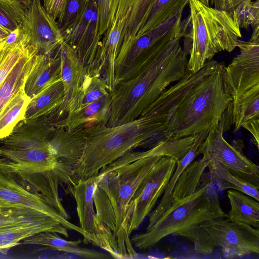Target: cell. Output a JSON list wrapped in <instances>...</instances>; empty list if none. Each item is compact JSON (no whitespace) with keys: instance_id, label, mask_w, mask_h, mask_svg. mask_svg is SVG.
Returning a JSON list of instances; mask_svg holds the SVG:
<instances>
[{"instance_id":"277c9868","label":"cell","mask_w":259,"mask_h":259,"mask_svg":"<svg viewBox=\"0 0 259 259\" xmlns=\"http://www.w3.org/2000/svg\"><path fill=\"white\" fill-rule=\"evenodd\" d=\"M165 124L148 112L124 123L108 127L101 124L84 129L85 145L80 159L70 170L76 181L85 180L138 147L150 148L163 141Z\"/></svg>"},{"instance_id":"2e32d148","label":"cell","mask_w":259,"mask_h":259,"mask_svg":"<svg viewBox=\"0 0 259 259\" xmlns=\"http://www.w3.org/2000/svg\"><path fill=\"white\" fill-rule=\"evenodd\" d=\"M108 5L107 28L101 40L97 66L111 93L115 88V62L122 43L128 8L123 0H110Z\"/></svg>"},{"instance_id":"f546056e","label":"cell","mask_w":259,"mask_h":259,"mask_svg":"<svg viewBox=\"0 0 259 259\" xmlns=\"http://www.w3.org/2000/svg\"><path fill=\"white\" fill-rule=\"evenodd\" d=\"M189 1L155 0L144 26L133 41L168 22L176 16L182 15Z\"/></svg>"},{"instance_id":"836d02e7","label":"cell","mask_w":259,"mask_h":259,"mask_svg":"<svg viewBox=\"0 0 259 259\" xmlns=\"http://www.w3.org/2000/svg\"><path fill=\"white\" fill-rule=\"evenodd\" d=\"M208 163L209 160L201 158L194 160L187 166L176 183L172 193L173 200L184 198L197 191Z\"/></svg>"},{"instance_id":"5bb4252c","label":"cell","mask_w":259,"mask_h":259,"mask_svg":"<svg viewBox=\"0 0 259 259\" xmlns=\"http://www.w3.org/2000/svg\"><path fill=\"white\" fill-rule=\"evenodd\" d=\"M199 226L209 235L216 247L228 258L259 253V230L249 225L218 218L201 223Z\"/></svg>"},{"instance_id":"8fae6325","label":"cell","mask_w":259,"mask_h":259,"mask_svg":"<svg viewBox=\"0 0 259 259\" xmlns=\"http://www.w3.org/2000/svg\"><path fill=\"white\" fill-rule=\"evenodd\" d=\"M69 237L67 229L57 220L27 207L0 209V252L6 254L23 240L42 232Z\"/></svg>"},{"instance_id":"bcb514c9","label":"cell","mask_w":259,"mask_h":259,"mask_svg":"<svg viewBox=\"0 0 259 259\" xmlns=\"http://www.w3.org/2000/svg\"><path fill=\"white\" fill-rule=\"evenodd\" d=\"M24 5H27L32 0H21Z\"/></svg>"},{"instance_id":"7402d4cb","label":"cell","mask_w":259,"mask_h":259,"mask_svg":"<svg viewBox=\"0 0 259 259\" xmlns=\"http://www.w3.org/2000/svg\"><path fill=\"white\" fill-rule=\"evenodd\" d=\"M86 142L85 133L81 127L70 130L62 126H54L50 139L58 161L64 163L71 168L80 159Z\"/></svg>"},{"instance_id":"52a82bcc","label":"cell","mask_w":259,"mask_h":259,"mask_svg":"<svg viewBox=\"0 0 259 259\" xmlns=\"http://www.w3.org/2000/svg\"><path fill=\"white\" fill-rule=\"evenodd\" d=\"M107 0H87L70 29L63 35L84 65L86 74L100 75L97 59L103 34L107 28Z\"/></svg>"},{"instance_id":"7dc6e473","label":"cell","mask_w":259,"mask_h":259,"mask_svg":"<svg viewBox=\"0 0 259 259\" xmlns=\"http://www.w3.org/2000/svg\"><path fill=\"white\" fill-rule=\"evenodd\" d=\"M0 157H1V150H0Z\"/></svg>"},{"instance_id":"44dd1931","label":"cell","mask_w":259,"mask_h":259,"mask_svg":"<svg viewBox=\"0 0 259 259\" xmlns=\"http://www.w3.org/2000/svg\"><path fill=\"white\" fill-rule=\"evenodd\" d=\"M61 79V62L58 48L51 55H36L24 84L25 94L31 99Z\"/></svg>"},{"instance_id":"ab89813d","label":"cell","mask_w":259,"mask_h":259,"mask_svg":"<svg viewBox=\"0 0 259 259\" xmlns=\"http://www.w3.org/2000/svg\"><path fill=\"white\" fill-rule=\"evenodd\" d=\"M67 0H42L47 12L57 21L62 16Z\"/></svg>"},{"instance_id":"e575fe53","label":"cell","mask_w":259,"mask_h":259,"mask_svg":"<svg viewBox=\"0 0 259 259\" xmlns=\"http://www.w3.org/2000/svg\"><path fill=\"white\" fill-rule=\"evenodd\" d=\"M110 93L101 76L86 74L78 94L71 102L67 115Z\"/></svg>"},{"instance_id":"6da1fadb","label":"cell","mask_w":259,"mask_h":259,"mask_svg":"<svg viewBox=\"0 0 259 259\" xmlns=\"http://www.w3.org/2000/svg\"><path fill=\"white\" fill-rule=\"evenodd\" d=\"M224 62L207 61L195 72L188 71L144 111L165 124L163 140L193 136L217 125L232 108Z\"/></svg>"},{"instance_id":"681fc988","label":"cell","mask_w":259,"mask_h":259,"mask_svg":"<svg viewBox=\"0 0 259 259\" xmlns=\"http://www.w3.org/2000/svg\"><path fill=\"white\" fill-rule=\"evenodd\" d=\"M1 208L0 207V209H1Z\"/></svg>"},{"instance_id":"ffe728a7","label":"cell","mask_w":259,"mask_h":259,"mask_svg":"<svg viewBox=\"0 0 259 259\" xmlns=\"http://www.w3.org/2000/svg\"><path fill=\"white\" fill-rule=\"evenodd\" d=\"M93 201L96 209L95 224L99 246L108 251L111 257L119 258L114 238V211L107 194L97 184L93 193Z\"/></svg>"},{"instance_id":"f35d334b","label":"cell","mask_w":259,"mask_h":259,"mask_svg":"<svg viewBox=\"0 0 259 259\" xmlns=\"http://www.w3.org/2000/svg\"><path fill=\"white\" fill-rule=\"evenodd\" d=\"M87 0H67L62 17L57 21L63 35L72 26Z\"/></svg>"},{"instance_id":"83f0119b","label":"cell","mask_w":259,"mask_h":259,"mask_svg":"<svg viewBox=\"0 0 259 259\" xmlns=\"http://www.w3.org/2000/svg\"><path fill=\"white\" fill-rule=\"evenodd\" d=\"M230 204L228 218L232 222L259 227L258 201L239 191L230 189L227 191Z\"/></svg>"},{"instance_id":"9a60e30c","label":"cell","mask_w":259,"mask_h":259,"mask_svg":"<svg viewBox=\"0 0 259 259\" xmlns=\"http://www.w3.org/2000/svg\"><path fill=\"white\" fill-rule=\"evenodd\" d=\"M240 53L225 67L233 102L259 96V43L239 40Z\"/></svg>"},{"instance_id":"3957f363","label":"cell","mask_w":259,"mask_h":259,"mask_svg":"<svg viewBox=\"0 0 259 259\" xmlns=\"http://www.w3.org/2000/svg\"><path fill=\"white\" fill-rule=\"evenodd\" d=\"M179 34L158 50L135 75L117 84L110 93L111 110L106 124L114 126L136 119L170 85L188 72L187 53Z\"/></svg>"},{"instance_id":"c3c4849f","label":"cell","mask_w":259,"mask_h":259,"mask_svg":"<svg viewBox=\"0 0 259 259\" xmlns=\"http://www.w3.org/2000/svg\"><path fill=\"white\" fill-rule=\"evenodd\" d=\"M3 41H2V42H0V44H1L2 42H3Z\"/></svg>"},{"instance_id":"4dcf8cb0","label":"cell","mask_w":259,"mask_h":259,"mask_svg":"<svg viewBox=\"0 0 259 259\" xmlns=\"http://www.w3.org/2000/svg\"><path fill=\"white\" fill-rule=\"evenodd\" d=\"M30 99L25 94L24 86L2 108L0 111V140L8 136L16 125L25 119Z\"/></svg>"},{"instance_id":"7c38bea8","label":"cell","mask_w":259,"mask_h":259,"mask_svg":"<svg viewBox=\"0 0 259 259\" xmlns=\"http://www.w3.org/2000/svg\"><path fill=\"white\" fill-rule=\"evenodd\" d=\"M177 164L173 158L162 156L142 181L128 206L129 236L140 227L163 195Z\"/></svg>"},{"instance_id":"9c48e42d","label":"cell","mask_w":259,"mask_h":259,"mask_svg":"<svg viewBox=\"0 0 259 259\" xmlns=\"http://www.w3.org/2000/svg\"><path fill=\"white\" fill-rule=\"evenodd\" d=\"M182 15L137 38L119 51L115 62V85L137 74L160 49L181 32Z\"/></svg>"},{"instance_id":"d4e9b609","label":"cell","mask_w":259,"mask_h":259,"mask_svg":"<svg viewBox=\"0 0 259 259\" xmlns=\"http://www.w3.org/2000/svg\"><path fill=\"white\" fill-rule=\"evenodd\" d=\"M21 167L34 190L49 201L64 218L69 221L70 217L59 195L58 188L59 185L61 184V179L57 170L54 168L47 171H34Z\"/></svg>"},{"instance_id":"60d3db41","label":"cell","mask_w":259,"mask_h":259,"mask_svg":"<svg viewBox=\"0 0 259 259\" xmlns=\"http://www.w3.org/2000/svg\"><path fill=\"white\" fill-rule=\"evenodd\" d=\"M24 38L20 26L9 32L5 38L6 44L10 45L16 44Z\"/></svg>"},{"instance_id":"5b68a950","label":"cell","mask_w":259,"mask_h":259,"mask_svg":"<svg viewBox=\"0 0 259 259\" xmlns=\"http://www.w3.org/2000/svg\"><path fill=\"white\" fill-rule=\"evenodd\" d=\"M192 41L188 71L195 72L218 53L231 52L237 47L241 34L230 14L209 7L200 0H190Z\"/></svg>"},{"instance_id":"ba28073f","label":"cell","mask_w":259,"mask_h":259,"mask_svg":"<svg viewBox=\"0 0 259 259\" xmlns=\"http://www.w3.org/2000/svg\"><path fill=\"white\" fill-rule=\"evenodd\" d=\"M0 207H27L39 211L57 220L67 230L80 233L85 240L90 239L80 227L64 218L34 190L20 165L6 157L0 158Z\"/></svg>"},{"instance_id":"7bdbcfd3","label":"cell","mask_w":259,"mask_h":259,"mask_svg":"<svg viewBox=\"0 0 259 259\" xmlns=\"http://www.w3.org/2000/svg\"><path fill=\"white\" fill-rule=\"evenodd\" d=\"M249 41L254 43H259V26L253 28V32Z\"/></svg>"},{"instance_id":"e0dca14e","label":"cell","mask_w":259,"mask_h":259,"mask_svg":"<svg viewBox=\"0 0 259 259\" xmlns=\"http://www.w3.org/2000/svg\"><path fill=\"white\" fill-rule=\"evenodd\" d=\"M25 7L20 27L27 45L37 55L53 54L64 41L57 21L47 12L40 0H32Z\"/></svg>"},{"instance_id":"74e56055","label":"cell","mask_w":259,"mask_h":259,"mask_svg":"<svg viewBox=\"0 0 259 259\" xmlns=\"http://www.w3.org/2000/svg\"><path fill=\"white\" fill-rule=\"evenodd\" d=\"M239 28L259 26V1L248 2L228 13Z\"/></svg>"},{"instance_id":"d590c367","label":"cell","mask_w":259,"mask_h":259,"mask_svg":"<svg viewBox=\"0 0 259 259\" xmlns=\"http://www.w3.org/2000/svg\"><path fill=\"white\" fill-rule=\"evenodd\" d=\"M29 48L25 38L13 45L6 44L5 39L0 44V84Z\"/></svg>"},{"instance_id":"8992f818","label":"cell","mask_w":259,"mask_h":259,"mask_svg":"<svg viewBox=\"0 0 259 259\" xmlns=\"http://www.w3.org/2000/svg\"><path fill=\"white\" fill-rule=\"evenodd\" d=\"M54 128L46 117L20 121L8 136L0 140L1 157L31 171L53 169L58 162L50 144Z\"/></svg>"},{"instance_id":"b9f144b4","label":"cell","mask_w":259,"mask_h":259,"mask_svg":"<svg viewBox=\"0 0 259 259\" xmlns=\"http://www.w3.org/2000/svg\"><path fill=\"white\" fill-rule=\"evenodd\" d=\"M250 1L252 0H225V11L229 13Z\"/></svg>"},{"instance_id":"f6af8a7d","label":"cell","mask_w":259,"mask_h":259,"mask_svg":"<svg viewBox=\"0 0 259 259\" xmlns=\"http://www.w3.org/2000/svg\"><path fill=\"white\" fill-rule=\"evenodd\" d=\"M10 32L11 31L0 25V42L5 40Z\"/></svg>"},{"instance_id":"d6986e66","label":"cell","mask_w":259,"mask_h":259,"mask_svg":"<svg viewBox=\"0 0 259 259\" xmlns=\"http://www.w3.org/2000/svg\"><path fill=\"white\" fill-rule=\"evenodd\" d=\"M101 176L97 175L85 180L70 179L68 185L76 203L80 227L90 236L92 243L99 246L95 224L93 193Z\"/></svg>"},{"instance_id":"484cf974","label":"cell","mask_w":259,"mask_h":259,"mask_svg":"<svg viewBox=\"0 0 259 259\" xmlns=\"http://www.w3.org/2000/svg\"><path fill=\"white\" fill-rule=\"evenodd\" d=\"M80 240L70 241L62 238L57 233L42 232L21 241L22 244H35L48 247L53 250L63 251L84 258H107L106 254L92 249L81 247Z\"/></svg>"},{"instance_id":"603a6c76","label":"cell","mask_w":259,"mask_h":259,"mask_svg":"<svg viewBox=\"0 0 259 259\" xmlns=\"http://www.w3.org/2000/svg\"><path fill=\"white\" fill-rule=\"evenodd\" d=\"M211 128H205L194 135V141L185 155L179 161L165 188L162 198L155 208L150 213L146 231H149L156 221L167 210L172 203V191L176 183L187 166L200 154V147Z\"/></svg>"},{"instance_id":"ee69618b","label":"cell","mask_w":259,"mask_h":259,"mask_svg":"<svg viewBox=\"0 0 259 259\" xmlns=\"http://www.w3.org/2000/svg\"><path fill=\"white\" fill-rule=\"evenodd\" d=\"M214 8L219 10L225 11V0H210Z\"/></svg>"},{"instance_id":"cb8c5ba5","label":"cell","mask_w":259,"mask_h":259,"mask_svg":"<svg viewBox=\"0 0 259 259\" xmlns=\"http://www.w3.org/2000/svg\"><path fill=\"white\" fill-rule=\"evenodd\" d=\"M111 104L110 93L69 113L59 126L72 130L79 127L88 129L101 124L106 125L110 115Z\"/></svg>"},{"instance_id":"ac0fdd59","label":"cell","mask_w":259,"mask_h":259,"mask_svg":"<svg viewBox=\"0 0 259 259\" xmlns=\"http://www.w3.org/2000/svg\"><path fill=\"white\" fill-rule=\"evenodd\" d=\"M61 62L64 96L62 104L46 116L50 124L59 126L65 119L72 101L78 94L86 72L74 50L64 41L58 48Z\"/></svg>"},{"instance_id":"d6a6232c","label":"cell","mask_w":259,"mask_h":259,"mask_svg":"<svg viewBox=\"0 0 259 259\" xmlns=\"http://www.w3.org/2000/svg\"><path fill=\"white\" fill-rule=\"evenodd\" d=\"M155 0H128L130 11L120 49L129 45L144 26Z\"/></svg>"},{"instance_id":"1f68e13d","label":"cell","mask_w":259,"mask_h":259,"mask_svg":"<svg viewBox=\"0 0 259 259\" xmlns=\"http://www.w3.org/2000/svg\"><path fill=\"white\" fill-rule=\"evenodd\" d=\"M207 168L220 190H237L259 201V188L237 178L218 160L214 159L209 160Z\"/></svg>"},{"instance_id":"4316f807","label":"cell","mask_w":259,"mask_h":259,"mask_svg":"<svg viewBox=\"0 0 259 259\" xmlns=\"http://www.w3.org/2000/svg\"><path fill=\"white\" fill-rule=\"evenodd\" d=\"M36 55V52L29 47L0 84V111L13 96L24 86Z\"/></svg>"},{"instance_id":"7a4b0ae2","label":"cell","mask_w":259,"mask_h":259,"mask_svg":"<svg viewBox=\"0 0 259 259\" xmlns=\"http://www.w3.org/2000/svg\"><path fill=\"white\" fill-rule=\"evenodd\" d=\"M186 138L165 140L143 152H130L102 168L97 186L107 194L116 220L115 240L119 258H134L137 253L127 233L128 206L144 177L162 156L181 159L189 150Z\"/></svg>"},{"instance_id":"f1b7e54d","label":"cell","mask_w":259,"mask_h":259,"mask_svg":"<svg viewBox=\"0 0 259 259\" xmlns=\"http://www.w3.org/2000/svg\"><path fill=\"white\" fill-rule=\"evenodd\" d=\"M64 96L62 79L53 83L30 99L25 120L46 117L62 103Z\"/></svg>"},{"instance_id":"8d00e7d4","label":"cell","mask_w":259,"mask_h":259,"mask_svg":"<svg viewBox=\"0 0 259 259\" xmlns=\"http://www.w3.org/2000/svg\"><path fill=\"white\" fill-rule=\"evenodd\" d=\"M26 11L20 0H0V25L10 31L20 27Z\"/></svg>"},{"instance_id":"4fadbf2b","label":"cell","mask_w":259,"mask_h":259,"mask_svg":"<svg viewBox=\"0 0 259 259\" xmlns=\"http://www.w3.org/2000/svg\"><path fill=\"white\" fill-rule=\"evenodd\" d=\"M205 182L192 194L180 199H174L167 210L147 232L134 235L132 243L139 249L153 247L165 237L174 235L184 225L190 216L206 201L210 191Z\"/></svg>"},{"instance_id":"30bf717a","label":"cell","mask_w":259,"mask_h":259,"mask_svg":"<svg viewBox=\"0 0 259 259\" xmlns=\"http://www.w3.org/2000/svg\"><path fill=\"white\" fill-rule=\"evenodd\" d=\"M233 124L232 108L209 130L200 147L202 159H215L237 178L259 188V166L247 158L242 151L228 143L224 132Z\"/></svg>"}]
</instances>
